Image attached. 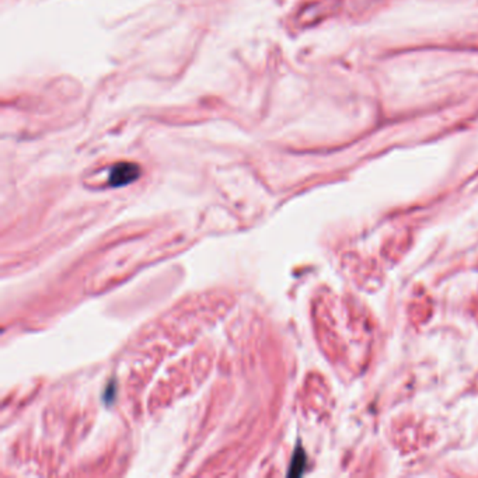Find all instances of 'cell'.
I'll return each instance as SVG.
<instances>
[{"instance_id": "6da1fadb", "label": "cell", "mask_w": 478, "mask_h": 478, "mask_svg": "<svg viewBox=\"0 0 478 478\" xmlns=\"http://www.w3.org/2000/svg\"><path fill=\"white\" fill-rule=\"evenodd\" d=\"M141 176V167L136 163H118L111 169L108 182L111 187H122L138 180Z\"/></svg>"}, {"instance_id": "7a4b0ae2", "label": "cell", "mask_w": 478, "mask_h": 478, "mask_svg": "<svg viewBox=\"0 0 478 478\" xmlns=\"http://www.w3.org/2000/svg\"><path fill=\"white\" fill-rule=\"evenodd\" d=\"M303 460H305V454H303V453H299V454H298V452H296V453H295V457H293V461H292L291 471H289L291 475H299V474L302 472Z\"/></svg>"}]
</instances>
